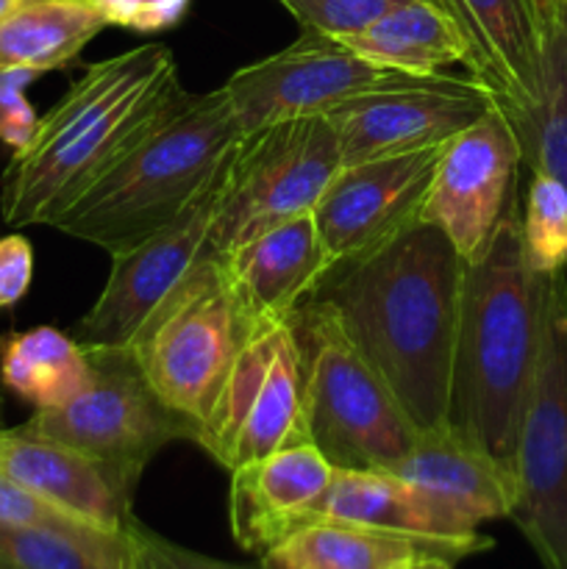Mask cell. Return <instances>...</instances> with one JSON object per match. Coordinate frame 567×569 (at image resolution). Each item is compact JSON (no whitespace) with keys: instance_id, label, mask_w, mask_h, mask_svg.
Here are the masks:
<instances>
[{"instance_id":"25","label":"cell","mask_w":567,"mask_h":569,"mask_svg":"<svg viewBox=\"0 0 567 569\" xmlns=\"http://www.w3.org/2000/svg\"><path fill=\"white\" fill-rule=\"evenodd\" d=\"M87 353L76 339L50 326L9 333L0 342V378L37 409L61 406L87 383Z\"/></svg>"},{"instance_id":"39","label":"cell","mask_w":567,"mask_h":569,"mask_svg":"<svg viewBox=\"0 0 567 569\" xmlns=\"http://www.w3.org/2000/svg\"><path fill=\"white\" fill-rule=\"evenodd\" d=\"M17 3H20V0H0V20H3V17L9 14Z\"/></svg>"},{"instance_id":"24","label":"cell","mask_w":567,"mask_h":569,"mask_svg":"<svg viewBox=\"0 0 567 569\" xmlns=\"http://www.w3.org/2000/svg\"><path fill=\"white\" fill-rule=\"evenodd\" d=\"M309 426L304 411V372H300V345L295 337V326L289 320L287 331L281 333L272 365L250 403L248 417L237 433L231 450L228 470L248 465V461L265 459L276 450L306 445Z\"/></svg>"},{"instance_id":"19","label":"cell","mask_w":567,"mask_h":569,"mask_svg":"<svg viewBox=\"0 0 567 569\" xmlns=\"http://www.w3.org/2000/svg\"><path fill=\"white\" fill-rule=\"evenodd\" d=\"M317 520L356 522V526L384 528V531L409 533V537L467 545L476 553L495 548L493 539L484 537L448 503L381 470L334 467L331 483L322 498L311 506L304 526Z\"/></svg>"},{"instance_id":"41","label":"cell","mask_w":567,"mask_h":569,"mask_svg":"<svg viewBox=\"0 0 567 569\" xmlns=\"http://www.w3.org/2000/svg\"><path fill=\"white\" fill-rule=\"evenodd\" d=\"M439 6H442V9H445V0H439ZM445 11H448V9H445Z\"/></svg>"},{"instance_id":"6","label":"cell","mask_w":567,"mask_h":569,"mask_svg":"<svg viewBox=\"0 0 567 569\" xmlns=\"http://www.w3.org/2000/svg\"><path fill=\"white\" fill-rule=\"evenodd\" d=\"M292 326L311 445L342 470H389L420 428L326 303L309 300L292 315Z\"/></svg>"},{"instance_id":"23","label":"cell","mask_w":567,"mask_h":569,"mask_svg":"<svg viewBox=\"0 0 567 569\" xmlns=\"http://www.w3.org/2000/svg\"><path fill=\"white\" fill-rule=\"evenodd\" d=\"M106 26L94 0H20L0 20V70H64Z\"/></svg>"},{"instance_id":"32","label":"cell","mask_w":567,"mask_h":569,"mask_svg":"<svg viewBox=\"0 0 567 569\" xmlns=\"http://www.w3.org/2000/svg\"><path fill=\"white\" fill-rule=\"evenodd\" d=\"M122 569H261L242 567L231 561L211 559V556L195 553V550L181 548L170 542L161 533L150 531L148 526L128 515L122 522Z\"/></svg>"},{"instance_id":"27","label":"cell","mask_w":567,"mask_h":569,"mask_svg":"<svg viewBox=\"0 0 567 569\" xmlns=\"http://www.w3.org/2000/svg\"><path fill=\"white\" fill-rule=\"evenodd\" d=\"M287 326L289 320L265 322V326H259L250 333L248 342L242 345V350L233 359L231 372H228L209 417L195 431L192 442H198L226 470L231 465V450L233 442H237L239 428H242L250 403H253L256 392H259L261 381H265L267 370H270L272 356H276V348L281 342V333L287 331Z\"/></svg>"},{"instance_id":"38","label":"cell","mask_w":567,"mask_h":569,"mask_svg":"<svg viewBox=\"0 0 567 569\" xmlns=\"http://www.w3.org/2000/svg\"><path fill=\"white\" fill-rule=\"evenodd\" d=\"M400 569H454V561L439 559V556H428V559L411 561V565L400 567Z\"/></svg>"},{"instance_id":"7","label":"cell","mask_w":567,"mask_h":569,"mask_svg":"<svg viewBox=\"0 0 567 569\" xmlns=\"http://www.w3.org/2000/svg\"><path fill=\"white\" fill-rule=\"evenodd\" d=\"M87 383L61 406L33 411L28 431L78 450L103 470L131 503L142 472L170 442L192 439V426L150 389L126 348H83Z\"/></svg>"},{"instance_id":"20","label":"cell","mask_w":567,"mask_h":569,"mask_svg":"<svg viewBox=\"0 0 567 569\" xmlns=\"http://www.w3.org/2000/svg\"><path fill=\"white\" fill-rule=\"evenodd\" d=\"M0 472L48 503L117 537L131 515V503L120 498L92 459L26 426L0 428Z\"/></svg>"},{"instance_id":"18","label":"cell","mask_w":567,"mask_h":569,"mask_svg":"<svg viewBox=\"0 0 567 569\" xmlns=\"http://www.w3.org/2000/svg\"><path fill=\"white\" fill-rule=\"evenodd\" d=\"M381 472L434 495L476 528L509 517L517 500L515 467L495 459L450 420L417 433L411 448Z\"/></svg>"},{"instance_id":"28","label":"cell","mask_w":567,"mask_h":569,"mask_svg":"<svg viewBox=\"0 0 567 569\" xmlns=\"http://www.w3.org/2000/svg\"><path fill=\"white\" fill-rule=\"evenodd\" d=\"M531 172L520 211L523 256L531 272L556 276L567 267V192L548 172Z\"/></svg>"},{"instance_id":"5","label":"cell","mask_w":567,"mask_h":569,"mask_svg":"<svg viewBox=\"0 0 567 569\" xmlns=\"http://www.w3.org/2000/svg\"><path fill=\"white\" fill-rule=\"evenodd\" d=\"M256 328L233 298L222 259L203 248L126 350L161 403L183 417L195 437Z\"/></svg>"},{"instance_id":"37","label":"cell","mask_w":567,"mask_h":569,"mask_svg":"<svg viewBox=\"0 0 567 569\" xmlns=\"http://www.w3.org/2000/svg\"><path fill=\"white\" fill-rule=\"evenodd\" d=\"M565 3L567 0H531L534 17H537L539 31H543V42H545V33H548L550 28H554V22L559 20V11Z\"/></svg>"},{"instance_id":"14","label":"cell","mask_w":567,"mask_h":569,"mask_svg":"<svg viewBox=\"0 0 567 569\" xmlns=\"http://www.w3.org/2000/svg\"><path fill=\"white\" fill-rule=\"evenodd\" d=\"M442 148L339 167L311 211L334 267L384 248L420 220Z\"/></svg>"},{"instance_id":"11","label":"cell","mask_w":567,"mask_h":569,"mask_svg":"<svg viewBox=\"0 0 567 569\" xmlns=\"http://www.w3.org/2000/svg\"><path fill=\"white\" fill-rule=\"evenodd\" d=\"M398 76L406 72L361 59L342 39L304 31L278 53L239 67L222 89L242 133H253L284 120L328 114L345 100Z\"/></svg>"},{"instance_id":"16","label":"cell","mask_w":567,"mask_h":569,"mask_svg":"<svg viewBox=\"0 0 567 569\" xmlns=\"http://www.w3.org/2000/svg\"><path fill=\"white\" fill-rule=\"evenodd\" d=\"M334 478V465L311 442L276 450L231 470L228 517L245 553L265 556L304 528L311 506Z\"/></svg>"},{"instance_id":"30","label":"cell","mask_w":567,"mask_h":569,"mask_svg":"<svg viewBox=\"0 0 567 569\" xmlns=\"http://www.w3.org/2000/svg\"><path fill=\"white\" fill-rule=\"evenodd\" d=\"M0 526L3 528H42V531L67 533L72 539L92 545V548L106 550V553L122 556V533L103 531L59 506L48 503L39 495L28 492L17 481L0 472Z\"/></svg>"},{"instance_id":"13","label":"cell","mask_w":567,"mask_h":569,"mask_svg":"<svg viewBox=\"0 0 567 569\" xmlns=\"http://www.w3.org/2000/svg\"><path fill=\"white\" fill-rule=\"evenodd\" d=\"M228 159L181 217L150 233L145 242L111 256L109 278L76 328V342L81 348H126L150 311L187 276L209 239Z\"/></svg>"},{"instance_id":"17","label":"cell","mask_w":567,"mask_h":569,"mask_svg":"<svg viewBox=\"0 0 567 569\" xmlns=\"http://www.w3.org/2000/svg\"><path fill=\"white\" fill-rule=\"evenodd\" d=\"M220 259L233 298L256 326L292 320L334 270L311 214L270 228Z\"/></svg>"},{"instance_id":"35","label":"cell","mask_w":567,"mask_h":569,"mask_svg":"<svg viewBox=\"0 0 567 569\" xmlns=\"http://www.w3.org/2000/svg\"><path fill=\"white\" fill-rule=\"evenodd\" d=\"M192 0H142L137 17L131 22V31L159 33L167 28H176L187 14Z\"/></svg>"},{"instance_id":"9","label":"cell","mask_w":567,"mask_h":569,"mask_svg":"<svg viewBox=\"0 0 567 569\" xmlns=\"http://www.w3.org/2000/svg\"><path fill=\"white\" fill-rule=\"evenodd\" d=\"M520 528L543 569H567V278L545 276L537 376L515 453Z\"/></svg>"},{"instance_id":"33","label":"cell","mask_w":567,"mask_h":569,"mask_svg":"<svg viewBox=\"0 0 567 569\" xmlns=\"http://www.w3.org/2000/svg\"><path fill=\"white\" fill-rule=\"evenodd\" d=\"M44 72L31 67H6L0 70V142L11 150H22L37 131V111L28 103L26 89Z\"/></svg>"},{"instance_id":"3","label":"cell","mask_w":567,"mask_h":569,"mask_svg":"<svg viewBox=\"0 0 567 569\" xmlns=\"http://www.w3.org/2000/svg\"><path fill=\"white\" fill-rule=\"evenodd\" d=\"M543 289L523 256L515 194L487 250L465 264L450 378V422L509 467L537 376Z\"/></svg>"},{"instance_id":"4","label":"cell","mask_w":567,"mask_h":569,"mask_svg":"<svg viewBox=\"0 0 567 569\" xmlns=\"http://www.w3.org/2000/svg\"><path fill=\"white\" fill-rule=\"evenodd\" d=\"M242 139L226 89L183 92L176 109L53 220L109 256L145 242L200 198Z\"/></svg>"},{"instance_id":"1","label":"cell","mask_w":567,"mask_h":569,"mask_svg":"<svg viewBox=\"0 0 567 569\" xmlns=\"http://www.w3.org/2000/svg\"><path fill=\"white\" fill-rule=\"evenodd\" d=\"M465 261L434 222L417 220L384 248L337 264L311 300L392 389L420 431L450 420Z\"/></svg>"},{"instance_id":"8","label":"cell","mask_w":567,"mask_h":569,"mask_svg":"<svg viewBox=\"0 0 567 569\" xmlns=\"http://www.w3.org/2000/svg\"><path fill=\"white\" fill-rule=\"evenodd\" d=\"M339 167V133L326 114L242 133L226 164L206 248L228 256L270 228L311 214Z\"/></svg>"},{"instance_id":"15","label":"cell","mask_w":567,"mask_h":569,"mask_svg":"<svg viewBox=\"0 0 567 569\" xmlns=\"http://www.w3.org/2000/svg\"><path fill=\"white\" fill-rule=\"evenodd\" d=\"M470 44V76L489 89L520 128L543 92V31L531 0H445Z\"/></svg>"},{"instance_id":"31","label":"cell","mask_w":567,"mask_h":569,"mask_svg":"<svg viewBox=\"0 0 567 569\" xmlns=\"http://www.w3.org/2000/svg\"><path fill=\"white\" fill-rule=\"evenodd\" d=\"M278 3L304 26V31L345 39L370 28L372 22L409 0H278Z\"/></svg>"},{"instance_id":"42","label":"cell","mask_w":567,"mask_h":569,"mask_svg":"<svg viewBox=\"0 0 567 569\" xmlns=\"http://www.w3.org/2000/svg\"><path fill=\"white\" fill-rule=\"evenodd\" d=\"M0 428H3V426H0Z\"/></svg>"},{"instance_id":"26","label":"cell","mask_w":567,"mask_h":569,"mask_svg":"<svg viewBox=\"0 0 567 569\" xmlns=\"http://www.w3.org/2000/svg\"><path fill=\"white\" fill-rule=\"evenodd\" d=\"M515 131L523 144V161L531 170L554 176L567 192V3L545 33L537 109Z\"/></svg>"},{"instance_id":"34","label":"cell","mask_w":567,"mask_h":569,"mask_svg":"<svg viewBox=\"0 0 567 569\" xmlns=\"http://www.w3.org/2000/svg\"><path fill=\"white\" fill-rule=\"evenodd\" d=\"M33 278V248L26 237L11 233L0 239V311L26 298Z\"/></svg>"},{"instance_id":"22","label":"cell","mask_w":567,"mask_h":569,"mask_svg":"<svg viewBox=\"0 0 567 569\" xmlns=\"http://www.w3.org/2000/svg\"><path fill=\"white\" fill-rule=\"evenodd\" d=\"M361 59L406 76H437L442 67L470 70V44L437 0H409L365 31L342 39Z\"/></svg>"},{"instance_id":"2","label":"cell","mask_w":567,"mask_h":569,"mask_svg":"<svg viewBox=\"0 0 567 569\" xmlns=\"http://www.w3.org/2000/svg\"><path fill=\"white\" fill-rule=\"evenodd\" d=\"M170 48H139L94 61L39 117L31 142L11 153L0 181L6 226H53L111 164L137 148L183 98Z\"/></svg>"},{"instance_id":"12","label":"cell","mask_w":567,"mask_h":569,"mask_svg":"<svg viewBox=\"0 0 567 569\" xmlns=\"http://www.w3.org/2000/svg\"><path fill=\"white\" fill-rule=\"evenodd\" d=\"M523 144L500 106H493L439 156L420 220L454 242L465 264L487 250L506 206L517 194Z\"/></svg>"},{"instance_id":"36","label":"cell","mask_w":567,"mask_h":569,"mask_svg":"<svg viewBox=\"0 0 567 569\" xmlns=\"http://www.w3.org/2000/svg\"><path fill=\"white\" fill-rule=\"evenodd\" d=\"M94 3H98V9L106 14L109 26L131 28V22H133V17H137L142 0H94Z\"/></svg>"},{"instance_id":"21","label":"cell","mask_w":567,"mask_h":569,"mask_svg":"<svg viewBox=\"0 0 567 569\" xmlns=\"http://www.w3.org/2000/svg\"><path fill=\"white\" fill-rule=\"evenodd\" d=\"M428 556L456 565L476 556V550L356 522L317 520L289 533L259 559L261 569H400Z\"/></svg>"},{"instance_id":"29","label":"cell","mask_w":567,"mask_h":569,"mask_svg":"<svg viewBox=\"0 0 567 569\" xmlns=\"http://www.w3.org/2000/svg\"><path fill=\"white\" fill-rule=\"evenodd\" d=\"M0 556L17 569H122V556L42 528L0 526Z\"/></svg>"},{"instance_id":"40","label":"cell","mask_w":567,"mask_h":569,"mask_svg":"<svg viewBox=\"0 0 567 569\" xmlns=\"http://www.w3.org/2000/svg\"><path fill=\"white\" fill-rule=\"evenodd\" d=\"M0 569H17L14 565H11V561H6L3 556H0Z\"/></svg>"},{"instance_id":"10","label":"cell","mask_w":567,"mask_h":569,"mask_svg":"<svg viewBox=\"0 0 567 569\" xmlns=\"http://www.w3.org/2000/svg\"><path fill=\"white\" fill-rule=\"evenodd\" d=\"M498 106L476 78L398 76L328 111L342 167L448 144Z\"/></svg>"}]
</instances>
